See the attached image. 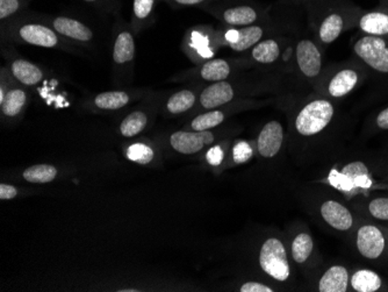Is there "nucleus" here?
Instances as JSON below:
<instances>
[{
	"label": "nucleus",
	"instance_id": "6ab92c4d",
	"mask_svg": "<svg viewBox=\"0 0 388 292\" xmlns=\"http://www.w3.org/2000/svg\"><path fill=\"white\" fill-rule=\"evenodd\" d=\"M349 273L344 267H331L321 278L319 290L321 292H345Z\"/></svg>",
	"mask_w": 388,
	"mask_h": 292
},
{
	"label": "nucleus",
	"instance_id": "a878e982",
	"mask_svg": "<svg viewBox=\"0 0 388 292\" xmlns=\"http://www.w3.org/2000/svg\"><path fill=\"white\" fill-rule=\"evenodd\" d=\"M279 55H280L279 45L272 38L259 41L256 46L252 47V58L262 65L274 63L278 60Z\"/></svg>",
	"mask_w": 388,
	"mask_h": 292
},
{
	"label": "nucleus",
	"instance_id": "e433bc0d",
	"mask_svg": "<svg viewBox=\"0 0 388 292\" xmlns=\"http://www.w3.org/2000/svg\"><path fill=\"white\" fill-rule=\"evenodd\" d=\"M206 157H207L208 164H212V166H219L223 159V150L219 146H217V147L210 149V152L207 153Z\"/></svg>",
	"mask_w": 388,
	"mask_h": 292
},
{
	"label": "nucleus",
	"instance_id": "9b49d317",
	"mask_svg": "<svg viewBox=\"0 0 388 292\" xmlns=\"http://www.w3.org/2000/svg\"><path fill=\"white\" fill-rule=\"evenodd\" d=\"M234 96L235 91L232 84L226 80L215 82L202 90L199 96V103L205 110H215L217 107L230 103L234 99Z\"/></svg>",
	"mask_w": 388,
	"mask_h": 292
},
{
	"label": "nucleus",
	"instance_id": "f704fd0d",
	"mask_svg": "<svg viewBox=\"0 0 388 292\" xmlns=\"http://www.w3.org/2000/svg\"><path fill=\"white\" fill-rule=\"evenodd\" d=\"M232 156H234V161L237 164H244L247 162V159H250L252 156V149L245 141H240L234 146L232 149Z\"/></svg>",
	"mask_w": 388,
	"mask_h": 292
},
{
	"label": "nucleus",
	"instance_id": "473e14b6",
	"mask_svg": "<svg viewBox=\"0 0 388 292\" xmlns=\"http://www.w3.org/2000/svg\"><path fill=\"white\" fill-rule=\"evenodd\" d=\"M27 0H0V20L6 21L26 8Z\"/></svg>",
	"mask_w": 388,
	"mask_h": 292
},
{
	"label": "nucleus",
	"instance_id": "423d86ee",
	"mask_svg": "<svg viewBox=\"0 0 388 292\" xmlns=\"http://www.w3.org/2000/svg\"><path fill=\"white\" fill-rule=\"evenodd\" d=\"M46 21L50 27H53V30L58 32V34L71 41L90 43L95 38V34L91 28L80 20L60 16H53Z\"/></svg>",
	"mask_w": 388,
	"mask_h": 292
},
{
	"label": "nucleus",
	"instance_id": "20e7f679",
	"mask_svg": "<svg viewBox=\"0 0 388 292\" xmlns=\"http://www.w3.org/2000/svg\"><path fill=\"white\" fill-rule=\"evenodd\" d=\"M354 53L376 71L388 74V46L380 36L367 35L354 45Z\"/></svg>",
	"mask_w": 388,
	"mask_h": 292
},
{
	"label": "nucleus",
	"instance_id": "bb28decb",
	"mask_svg": "<svg viewBox=\"0 0 388 292\" xmlns=\"http://www.w3.org/2000/svg\"><path fill=\"white\" fill-rule=\"evenodd\" d=\"M25 181L34 184H46L58 177V169L50 164H35L23 172Z\"/></svg>",
	"mask_w": 388,
	"mask_h": 292
},
{
	"label": "nucleus",
	"instance_id": "dca6fc26",
	"mask_svg": "<svg viewBox=\"0 0 388 292\" xmlns=\"http://www.w3.org/2000/svg\"><path fill=\"white\" fill-rule=\"evenodd\" d=\"M321 214L327 224L337 231H348L354 224V219L345 206L335 201H328L321 206Z\"/></svg>",
	"mask_w": 388,
	"mask_h": 292
},
{
	"label": "nucleus",
	"instance_id": "f8f14e48",
	"mask_svg": "<svg viewBox=\"0 0 388 292\" xmlns=\"http://www.w3.org/2000/svg\"><path fill=\"white\" fill-rule=\"evenodd\" d=\"M8 72L12 78L23 87H38L45 80L43 69L25 58L13 60L8 65Z\"/></svg>",
	"mask_w": 388,
	"mask_h": 292
},
{
	"label": "nucleus",
	"instance_id": "f3484780",
	"mask_svg": "<svg viewBox=\"0 0 388 292\" xmlns=\"http://www.w3.org/2000/svg\"><path fill=\"white\" fill-rule=\"evenodd\" d=\"M133 98L134 95L130 91L117 90V91L100 92L92 99V106L95 107V110L113 112L128 106Z\"/></svg>",
	"mask_w": 388,
	"mask_h": 292
},
{
	"label": "nucleus",
	"instance_id": "c756f323",
	"mask_svg": "<svg viewBox=\"0 0 388 292\" xmlns=\"http://www.w3.org/2000/svg\"><path fill=\"white\" fill-rule=\"evenodd\" d=\"M225 112L222 111L217 110V109L207 111L205 113L199 114L198 117H195L191 122V128L197 132L210 131L225 122Z\"/></svg>",
	"mask_w": 388,
	"mask_h": 292
},
{
	"label": "nucleus",
	"instance_id": "a211bd4d",
	"mask_svg": "<svg viewBox=\"0 0 388 292\" xmlns=\"http://www.w3.org/2000/svg\"><path fill=\"white\" fill-rule=\"evenodd\" d=\"M221 19L232 27L252 26L258 20V13L252 6L239 5L223 10Z\"/></svg>",
	"mask_w": 388,
	"mask_h": 292
},
{
	"label": "nucleus",
	"instance_id": "2f4dec72",
	"mask_svg": "<svg viewBox=\"0 0 388 292\" xmlns=\"http://www.w3.org/2000/svg\"><path fill=\"white\" fill-rule=\"evenodd\" d=\"M313 243L312 236L306 233H301L294 239L292 243V256L294 261L298 263H304L308 260L309 256L312 254Z\"/></svg>",
	"mask_w": 388,
	"mask_h": 292
},
{
	"label": "nucleus",
	"instance_id": "393cba45",
	"mask_svg": "<svg viewBox=\"0 0 388 292\" xmlns=\"http://www.w3.org/2000/svg\"><path fill=\"white\" fill-rule=\"evenodd\" d=\"M232 72L230 65L222 58H213L206 62L200 69V77L207 82H222L228 78Z\"/></svg>",
	"mask_w": 388,
	"mask_h": 292
},
{
	"label": "nucleus",
	"instance_id": "7ed1b4c3",
	"mask_svg": "<svg viewBox=\"0 0 388 292\" xmlns=\"http://www.w3.org/2000/svg\"><path fill=\"white\" fill-rule=\"evenodd\" d=\"M259 265L264 273L277 281L284 282L289 277V265L285 247L278 239H267L259 251Z\"/></svg>",
	"mask_w": 388,
	"mask_h": 292
},
{
	"label": "nucleus",
	"instance_id": "39448f33",
	"mask_svg": "<svg viewBox=\"0 0 388 292\" xmlns=\"http://www.w3.org/2000/svg\"><path fill=\"white\" fill-rule=\"evenodd\" d=\"M214 140H215L214 134L210 131H202V132L178 131L170 137V144L172 149L179 154L192 155L202 150L206 146L213 144Z\"/></svg>",
	"mask_w": 388,
	"mask_h": 292
},
{
	"label": "nucleus",
	"instance_id": "b1692460",
	"mask_svg": "<svg viewBox=\"0 0 388 292\" xmlns=\"http://www.w3.org/2000/svg\"><path fill=\"white\" fill-rule=\"evenodd\" d=\"M195 102H197L195 92L192 90H186V89L180 90L169 97L165 103V111L173 115L185 113L195 105Z\"/></svg>",
	"mask_w": 388,
	"mask_h": 292
},
{
	"label": "nucleus",
	"instance_id": "7c9ffc66",
	"mask_svg": "<svg viewBox=\"0 0 388 292\" xmlns=\"http://www.w3.org/2000/svg\"><path fill=\"white\" fill-rule=\"evenodd\" d=\"M127 159L137 164H149L155 159V152L149 144L135 142L126 149Z\"/></svg>",
	"mask_w": 388,
	"mask_h": 292
},
{
	"label": "nucleus",
	"instance_id": "412c9836",
	"mask_svg": "<svg viewBox=\"0 0 388 292\" xmlns=\"http://www.w3.org/2000/svg\"><path fill=\"white\" fill-rule=\"evenodd\" d=\"M359 27L372 36L388 35V14L384 12H369L359 20Z\"/></svg>",
	"mask_w": 388,
	"mask_h": 292
},
{
	"label": "nucleus",
	"instance_id": "4be33fe9",
	"mask_svg": "<svg viewBox=\"0 0 388 292\" xmlns=\"http://www.w3.org/2000/svg\"><path fill=\"white\" fill-rule=\"evenodd\" d=\"M149 124L148 114L145 111H133L120 122L119 132L122 137H134L142 133Z\"/></svg>",
	"mask_w": 388,
	"mask_h": 292
},
{
	"label": "nucleus",
	"instance_id": "ddd939ff",
	"mask_svg": "<svg viewBox=\"0 0 388 292\" xmlns=\"http://www.w3.org/2000/svg\"><path fill=\"white\" fill-rule=\"evenodd\" d=\"M284 141V129L278 122H267L263 127L257 140L258 153L265 159H271L278 154Z\"/></svg>",
	"mask_w": 388,
	"mask_h": 292
},
{
	"label": "nucleus",
	"instance_id": "4468645a",
	"mask_svg": "<svg viewBox=\"0 0 388 292\" xmlns=\"http://www.w3.org/2000/svg\"><path fill=\"white\" fill-rule=\"evenodd\" d=\"M262 27L252 26L240 27L239 30H230L225 35V41L232 50L244 52L256 46L263 38Z\"/></svg>",
	"mask_w": 388,
	"mask_h": 292
},
{
	"label": "nucleus",
	"instance_id": "f03ea898",
	"mask_svg": "<svg viewBox=\"0 0 388 292\" xmlns=\"http://www.w3.org/2000/svg\"><path fill=\"white\" fill-rule=\"evenodd\" d=\"M334 117V106L330 102L317 99L307 104L298 114L295 128L304 137H312L322 132Z\"/></svg>",
	"mask_w": 388,
	"mask_h": 292
},
{
	"label": "nucleus",
	"instance_id": "1a4fd4ad",
	"mask_svg": "<svg viewBox=\"0 0 388 292\" xmlns=\"http://www.w3.org/2000/svg\"><path fill=\"white\" fill-rule=\"evenodd\" d=\"M297 61L304 76L313 78L320 74L322 56L319 48L311 40H302L298 43Z\"/></svg>",
	"mask_w": 388,
	"mask_h": 292
},
{
	"label": "nucleus",
	"instance_id": "f257e3e1",
	"mask_svg": "<svg viewBox=\"0 0 388 292\" xmlns=\"http://www.w3.org/2000/svg\"><path fill=\"white\" fill-rule=\"evenodd\" d=\"M11 34L16 41L31 45V46L43 47V48H61L65 49L66 42L63 36L50 27L48 23H33L25 21L12 27Z\"/></svg>",
	"mask_w": 388,
	"mask_h": 292
},
{
	"label": "nucleus",
	"instance_id": "4c0bfd02",
	"mask_svg": "<svg viewBox=\"0 0 388 292\" xmlns=\"http://www.w3.org/2000/svg\"><path fill=\"white\" fill-rule=\"evenodd\" d=\"M18 196V189L16 186H10V184H1L0 186V199L1 201H10Z\"/></svg>",
	"mask_w": 388,
	"mask_h": 292
},
{
	"label": "nucleus",
	"instance_id": "5701e85b",
	"mask_svg": "<svg viewBox=\"0 0 388 292\" xmlns=\"http://www.w3.org/2000/svg\"><path fill=\"white\" fill-rule=\"evenodd\" d=\"M157 0H133L132 30L135 33L141 31L151 21Z\"/></svg>",
	"mask_w": 388,
	"mask_h": 292
},
{
	"label": "nucleus",
	"instance_id": "c9c22d12",
	"mask_svg": "<svg viewBox=\"0 0 388 292\" xmlns=\"http://www.w3.org/2000/svg\"><path fill=\"white\" fill-rule=\"evenodd\" d=\"M241 292H272L274 290L258 282H247L240 288Z\"/></svg>",
	"mask_w": 388,
	"mask_h": 292
},
{
	"label": "nucleus",
	"instance_id": "cd10ccee",
	"mask_svg": "<svg viewBox=\"0 0 388 292\" xmlns=\"http://www.w3.org/2000/svg\"><path fill=\"white\" fill-rule=\"evenodd\" d=\"M343 18L337 13H331L324 18L319 30V36L324 43H332L339 38L343 30Z\"/></svg>",
	"mask_w": 388,
	"mask_h": 292
},
{
	"label": "nucleus",
	"instance_id": "aec40b11",
	"mask_svg": "<svg viewBox=\"0 0 388 292\" xmlns=\"http://www.w3.org/2000/svg\"><path fill=\"white\" fill-rule=\"evenodd\" d=\"M358 83V74L352 69H344L332 77L328 91L331 97L339 98L350 93Z\"/></svg>",
	"mask_w": 388,
	"mask_h": 292
},
{
	"label": "nucleus",
	"instance_id": "72a5a7b5",
	"mask_svg": "<svg viewBox=\"0 0 388 292\" xmlns=\"http://www.w3.org/2000/svg\"><path fill=\"white\" fill-rule=\"evenodd\" d=\"M369 211L374 218L380 221H388V198H377L371 201Z\"/></svg>",
	"mask_w": 388,
	"mask_h": 292
},
{
	"label": "nucleus",
	"instance_id": "c85d7f7f",
	"mask_svg": "<svg viewBox=\"0 0 388 292\" xmlns=\"http://www.w3.org/2000/svg\"><path fill=\"white\" fill-rule=\"evenodd\" d=\"M351 284L358 292H374L380 289L381 280L372 270H359L351 278Z\"/></svg>",
	"mask_w": 388,
	"mask_h": 292
},
{
	"label": "nucleus",
	"instance_id": "58836bf2",
	"mask_svg": "<svg viewBox=\"0 0 388 292\" xmlns=\"http://www.w3.org/2000/svg\"><path fill=\"white\" fill-rule=\"evenodd\" d=\"M377 125L381 129H388V107L385 109L384 111H381L379 115H378Z\"/></svg>",
	"mask_w": 388,
	"mask_h": 292
},
{
	"label": "nucleus",
	"instance_id": "0eeeda50",
	"mask_svg": "<svg viewBox=\"0 0 388 292\" xmlns=\"http://www.w3.org/2000/svg\"><path fill=\"white\" fill-rule=\"evenodd\" d=\"M28 93L19 83L12 78L5 98L0 102L1 115L6 120H14L26 111L28 106Z\"/></svg>",
	"mask_w": 388,
	"mask_h": 292
},
{
	"label": "nucleus",
	"instance_id": "6e6552de",
	"mask_svg": "<svg viewBox=\"0 0 388 292\" xmlns=\"http://www.w3.org/2000/svg\"><path fill=\"white\" fill-rule=\"evenodd\" d=\"M135 38L132 28H122L117 33L113 43V63L117 68H130L135 58Z\"/></svg>",
	"mask_w": 388,
	"mask_h": 292
},
{
	"label": "nucleus",
	"instance_id": "ea45409f",
	"mask_svg": "<svg viewBox=\"0 0 388 292\" xmlns=\"http://www.w3.org/2000/svg\"><path fill=\"white\" fill-rule=\"evenodd\" d=\"M172 1L182 6H194V5L202 4L206 0H172Z\"/></svg>",
	"mask_w": 388,
	"mask_h": 292
},
{
	"label": "nucleus",
	"instance_id": "a19ab883",
	"mask_svg": "<svg viewBox=\"0 0 388 292\" xmlns=\"http://www.w3.org/2000/svg\"><path fill=\"white\" fill-rule=\"evenodd\" d=\"M86 4L100 5L103 3L104 0H83Z\"/></svg>",
	"mask_w": 388,
	"mask_h": 292
},
{
	"label": "nucleus",
	"instance_id": "2eb2a0df",
	"mask_svg": "<svg viewBox=\"0 0 388 292\" xmlns=\"http://www.w3.org/2000/svg\"><path fill=\"white\" fill-rule=\"evenodd\" d=\"M337 186H339V189L343 190L358 189V188L367 189L371 186L369 169L365 164L359 161L346 164L339 175V184Z\"/></svg>",
	"mask_w": 388,
	"mask_h": 292
},
{
	"label": "nucleus",
	"instance_id": "9d476101",
	"mask_svg": "<svg viewBox=\"0 0 388 292\" xmlns=\"http://www.w3.org/2000/svg\"><path fill=\"white\" fill-rule=\"evenodd\" d=\"M357 247L358 251L364 258L376 260L384 251V236L374 226H371V225L363 226L358 231Z\"/></svg>",
	"mask_w": 388,
	"mask_h": 292
}]
</instances>
